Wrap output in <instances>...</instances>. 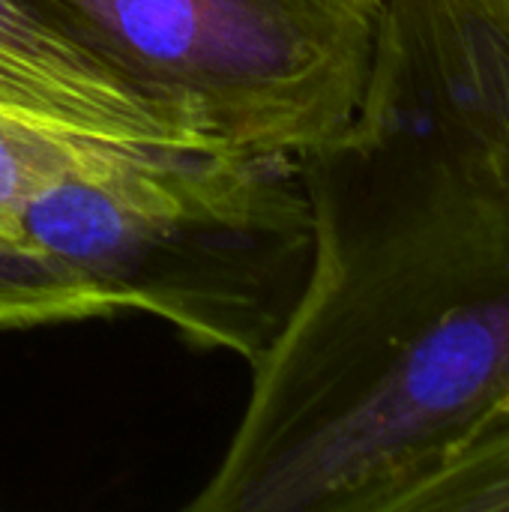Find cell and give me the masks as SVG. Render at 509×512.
Instances as JSON below:
<instances>
[{"label":"cell","instance_id":"6da1fadb","mask_svg":"<svg viewBox=\"0 0 509 512\" xmlns=\"http://www.w3.org/2000/svg\"><path fill=\"white\" fill-rule=\"evenodd\" d=\"M306 291L189 512H387L509 411V216L390 108L303 156Z\"/></svg>","mask_w":509,"mask_h":512},{"label":"cell","instance_id":"7a4b0ae2","mask_svg":"<svg viewBox=\"0 0 509 512\" xmlns=\"http://www.w3.org/2000/svg\"><path fill=\"white\" fill-rule=\"evenodd\" d=\"M24 240L255 369L315 261L303 156L228 144H126L66 174L24 213Z\"/></svg>","mask_w":509,"mask_h":512},{"label":"cell","instance_id":"3957f363","mask_svg":"<svg viewBox=\"0 0 509 512\" xmlns=\"http://www.w3.org/2000/svg\"><path fill=\"white\" fill-rule=\"evenodd\" d=\"M204 144L306 156L369 84L384 0H30Z\"/></svg>","mask_w":509,"mask_h":512},{"label":"cell","instance_id":"277c9868","mask_svg":"<svg viewBox=\"0 0 509 512\" xmlns=\"http://www.w3.org/2000/svg\"><path fill=\"white\" fill-rule=\"evenodd\" d=\"M0 108L135 144H204L30 0H0Z\"/></svg>","mask_w":509,"mask_h":512},{"label":"cell","instance_id":"5b68a950","mask_svg":"<svg viewBox=\"0 0 509 512\" xmlns=\"http://www.w3.org/2000/svg\"><path fill=\"white\" fill-rule=\"evenodd\" d=\"M135 141H111L0 108V237L24 240L30 201L66 174L93 168Z\"/></svg>","mask_w":509,"mask_h":512},{"label":"cell","instance_id":"8992f818","mask_svg":"<svg viewBox=\"0 0 509 512\" xmlns=\"http://www.w3.org/2000/svg\"><path fill=\"white\" fill-rule=\"evenodd\" d=\"M123 312L117 300L30 240L0 237V330L78 324Z\"/></svg>","mask_w":509,"mask_h":512},{"label":"cell","instance_id":"52a82bcc","mask_svg":"<svg viewBox=\"0 0 509 512\" xmlns=\"http://www.w3.org/2000/svg\"><path fill=\"white\" fill-rule=\"evenodd\" d=\"M390 512H509V411L426 465Z\"/></svg>","mask_w":509,"mask_h":512}]
</instances>
